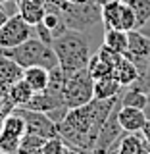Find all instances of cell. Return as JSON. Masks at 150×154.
I'll list each match as a JSON object with an SVG mask.
<instances>
[{
	"label": "cell",
	"instance_id": "5b68a950",
	"mask_svg": "<svg viewBox=\"0 0 150 154\" xmlns=\"http://www.w3.org/2000/svg\"><path fill=\"white\" fill-rule=\"evenodd\" d=\"M94 98V79L89 75L87 67L77 71H67L62 100L67 108H79Z\"/></svg>",
	"mask_w": 150,
	"mask_h": 154
},
{
	"label": "cell",
	"instance_id": "83f0119b",
	"mask_svg": "<svg viewBox=\"0 0 150 154\" xmlns=\"http://www.w3.org/2000/svg\"><path fill=\"white\" fill-rule=\"evenodd\" d=\"M8 17H10V16L6 14V10H4L2 6H0V27H2L4 23H6V19H8Z\"/></svg>",
	"mask_w": 150,
	"mask_h": 154
},
{
	"label": "cell",
	"instance_id": "d590c367",
	"mask_svg": "<svg viewBox=\"0 0 150 154\" xmlns=\"http://www.w3.org/2000/svg\"><path fill=\"white\" fill-rule=\"evenodd\" d=\"M0 154H6V152H2V150H0Z\"/></svg>",
	"mask_w": 150,
	"mask_h": 154
},
{
	"label": "cell",
	"instance_id": "5bb4252c",
	"mask_svg": "<svg viewBox=\"0 0 150 154\" xmlns=\"http://www.w3.org/2000/svg\"><path fill=\"white\" fill-rule=\"evenodd\" d=\"M112 75L121 83V87H129V85H133L135 81L139 79V69L127 56H121L118 60V64L114 66Z\"/></svg>",
	"mask_w": 150,
	"mask_h": 154
},
{
	"label": "cell",
	"instance_id": "8992f818",
	"mask_svg": "<svg viewBox=\"0 0 150 154\" xmlns=\"http://www.w3.org/2000/svg\"><path fill=\"white\" fill-rule=\"evenodd\" d=\"M31 31H33V25H29L19 14L10 16L6 19V23L0 27V50L19 46L31 37Z\"/></svg>",
	"mask_w": 150,
	"mask_h": 154
},
{
	"label": "cell",
	"instance_id": "44dd1931",
	"mask_svg": "<svg viewBox=\"0 0 150 154\" xmlns=\"http://www.w3.org/2000/svg\"><path fill=\"white\" fill-rule=\"evenodd\" d=\"M137 17V29H142L150 23V0H125Z\"/></svg>",
	"mask_w": 150,
	"mask_h": 154
},
{
	"label": "cell",
	"instance_id": "277c9868",
	"mask_svg": "<svg viewBox=\"0 0 150 154\" xmlns=\"http://www.w3.org/2000/svg\"><path fill=\"white\" fill-rule=\"evenodd\" d=\"M48 2V0H46ZM52 6L58 8L62 19H64L67 29H75V31H89L94 29L96 25L102 23V14H100V6L94 4L93 0H87V2H66V0H52Z\"/></svg>",
	"mask_w": 150,
	"mask_h": 154
},
{
	"label": "cell",
	"instance_id": "e575fe53",
	"mask_svg": "<svg viewBox=\"0 0 150 154\" xmlns=\"http://www.w3.org/2000/svg\"><path fill=\"white\" fill-rule=\"evenodd\" d=\"M110 154H118V150H115V148H114V150H112V152H110Z\"/></svg>",
	"mask_w": 150,
	"mask_h": 154
},
{
	"label": "cell",
	"instance_id": "e0dca14e",
	"mask_svg": "<svg viewBox=\"0 0 150 154\" xmlns=\"http://www.w3.org/2000/svg\"><path fill=\"white\" fill-rule=\"evenodd\" d=\"M127 33L129 31H121V29H104V45L118 54H125L129 42Z\"/></svg>",
	"mask_w": 150,
	"mask_h": 154
},
{
	"label": "cell",
	"instance_id": "7a4b0ae2",
	"mask_svg": "<svg viewBox=\"0 0 150 154\" xmlns=\"http://www.w3.org/2000/svg\"><path fill=\"white\" fill-rule=\"evenodd\" d=\"M50 46L56 52L58 64L66 71L83 69V67H87L90 56H93L89 38L83 35V31H75V29H67L66 33L56 37Z\"/></svg>",
	"mask_w": 150,
	"mask_h": 154
},
{
	"label": "cell",
	"instance_id": "1f68e13d",
	"mask_svg": "<svg viewBox=\"0 0 150 154\" xmlns=\"http://www.w3.org/2000/svg\"><path fill=\"white\" fill-rule=\"evenodd\" d=\"M139 31H142V33H144L146 37H150V23H146V25H144L142 29H139Z\"/></svg>",
	"mask_w": 150,
	"mask_h": 154
},
{
	"label": "cell",
	"instance_id": "f1b7e54d",
	"mask_svg": "<svg viewBox=\"0 0 150 154\" xmlns=\"http://www.w3.org/2000/svg\"><path fill=\"white\" fill-rule=\"evenodd\" d=\"M66 154H90V152L89 150H79V148H69V146H67Z\"/></svg>",
	"mask_w": 150,
	"mask_h": 154
},
{
	"label": "cell",
	"instance_id": "8fae6325",
	"mask_svg": "<svg viewBox=\"0 0 150 154\" xmlns=\"http://www.w3.org/2000/svg\"><path fill=\"white\" fill-rule=\"evenodd\" d=\"M17 14L35 27L46 14V0H17Z\"/></svg>",
	"mask_w": 150,
	"mask_h": 154
},
{
	"label": "cell",
	"instance_id": "7c38bea8",
	"mask_svg": "<svg viewBox=\"0 0 150 154\" xmlns=\"http://www.w3.org/2000/svg\"><path fill=\"white\" fill-rule=\"evenodd\" d=\"M62 106H66V104L62 102L60 98H56L54 94L46 93V91H41V93L33 94V98L29 100L25 106H21V108L35 110V112H42V114H50V112H54V110L62 108ZM66 108H67V106H66Z\"/></svg>",
	"mask_w": 150,
	"mask_h": 154
},
{
	"label": "cell",
	"instance_id": "603a6c76",
	"mask_svg": "<svg viewBox=\"0 0 150 154\" xmlns=\"http://www.w3.org/2000/svg\"><path fill=\"white\" fill-rule=\"evenodd\" d=\"M67 144L64 143V139L58 135V137L46 139L44 144H42V154H66Z\"/></svg>",
	"mask_w": 150,
	"mask_h": 154
},
{
	"label": "cell",
	"instance_id": "8d00e7d4",
	"mask_svg": "<svg viewBox=\"0 0 150 154\" xmlns=\"http://www.w3.org/2000/svg\"><path fill=\"white\" fill-rule=\"evenodd\" d=\"M16 2H17V0H16Z\"/></svg>",
	"mask_w": 150,
	"mask_h": 154
},
{
	"label": "cell",
	"instance_id": "6da1fadb",
	"mask_svg": "<svg viewBox=\"0 0 150 154\" xmlns=\"http://www.w3.org/2000/svg\"><path fill=\"white\" fill-rule=\"evenodd\" d=\"M118 102L119 96L108 100L93 98L90 102L79 106V108H69L66 118L58 123V135L64 139V143L69 148L93 152L96 137Z\"/></svg>",
	"mask_w": 150,
	"mask_h": 154
},
{
	"label": "cell",
	"instance_id": "4dcf8cb0",
	"mask_svg": "<svg viewBox=\"0 0 150 154\" xmlns=\"http://www.w3.org/2000/svg\"><path fill=\"white\" fill-rule=\"evenodd\" d=\"M93 2H94V4H98V6L102 8L104 4H110V2H121V0H93Z\"/></svg>",
	"mask_w": 150,
	"mask_h": 154
},
{
	"label": "cell",
	"instance_id": "7402d4cb",
	"mask_svg": "<svg viewBox=\"0 0 150 154\" xmlns=\"http://www.w3.org/2000/svg\"><path fill=\"white\" fill-rule=\"evenodd\" d=\"M87 71H89V75L93 77V79H102V77L106 75H112V69L108 67V64H106L104 60H100L98 54H93L89 60V64H87Z\"/></svg>",
	"mask_w": 150,
	"mask_h": 154
},
{
	"label": "cell",
	"instance_id": "f546056e",
	"mask_svg": "<svg viewBox=\"0 0 150 154\" xmlns=\"http://www.w3.org/2000/svg\"><path fill=\"white\" fill-rule=\"evenodd\" d=\"M144 114L150 119V93H146V106H144Z\"/></svg>",
	"mask_w": 150,
	"mask_h": 154
},
{
	"label": "cell",
	"instance_id": "4fadbf2b",
	"mask_svg": "<svg viewBox=\"0 0 150 154\" xmlns=\"http://www.w3.org/2000/svg\"><path fill=\"white\" fill-rule=\"evenodd\" d=\"M19 79H23V67L6 54H0V89H10Z\"/></svg>",
	"mask_w": 150,
	"mask_h": 154
},
{
	"label": "cell",
	"instance_id": "d6986e66",
	"mask_svg": "<svg viewBox=\"0 0 150 154\" xmlns=\"http://www.w3.org/2000/svg\"><path fill=\"white\" fill-rule=\"evenodd\" d=\"M123 89H125V93H123V96H119V104L144 110V106H146V93H144L141 87L137 83H133L129 87H123Z\"/></svg>",
	"mask_w": 150,
	"mask_h": 154
},
{
	"label": "cell",
	"instance_id": "836d02e7",
	"mask_svg": "<svg viewBox=\"0 0 150 154\" xmlns=\"http://www.w3.org/2000/svg\"><path fill=\"white\" fill-rule=\"evenodd\" d=\"M142 154H150V150H148V148H144V152Z\"/></svg>",
	"mask_w": 150,
	"mask_h": 154
},
{
	"label": "cell",
	"instance_id": "484cf974",
	"mask_svg": "<svg viewBox=\"0 0 150 154\" xmlns=\"http://www.w3.org/2000/svg\"><path fill=\"white\" fill-rule=\"evenodd\" d=\"M35 31L38 33V38H41V41H44L46 45H52V35H50V31H48L42 23H37V25H35Z\"/></svg>",
	"mask_w": 150,
	"mask_h": 154
},
{
	"label": "cell",
	"instance_id": "ffe728a7",
	"mask_svg": "<svg viewBox=\"0 0 150 154\" xmlns=\"http://www.w3.org/2000/svg\"><path fill=\"white\" fill-rule=\"evenodd\" d=\"M8 91V94L12 96V100L16 102V106L17 108H21V106H25L29 100L33 98V94H35V91L31 89V85L27 83L25 79H19V81H16L10 89H6Z\"/></svg>",
	"mask_w": 150,
	"mask_h": 154
},
{
	"label": "cell",
	"instance_id": "ac0fdd59",
	"mask_svg": "<svg viewBox=\"0 0 150 154\" xmlns=\"http://www.w3.org/2000/svg\"><path fill=\"white\" fill-rule=\"evenodd\" d=\"M146 144L139 133H123V137L118 143V154H142Z\"/></svg>",
	"mask_w": 150,
	"mask_h": 154
},
{
	"label": "cell",
	"instance_id": "9a60e30c",
	"mask_svg": "<svg viewBox=\"0 0 150 154\" xmlns=\"http://www.w3.org/2000/svg\"><path fill=\"white\" fill-rule=\"evenodd\" d=\"M121 89H123L121 83H119L114 75H106L102 79L94 81V98H98V100L114 98V96H119Z\"/></svg>",
	"mask_w": 150,
	"mask_h": 154
},
{
	"label": "cell",
	"instance_id": "2e32d148",
	"mask_svg": "<svg viewBox=\"0 0 150 154\" xmlns=\"http://www.w3.org/2000/svg\"><path fill=\"white\" fill-rule=\"evenodd\" d=\"M48 71L50 69H46V67L31 66V67H25V69H23V79L31 85V89L35 91V93H41L48 85V75H50Z\"/></svg>",
	"mask_w": 150,
	"mask_h": 154
},
{
	"label": "cell",
	"instance_id": "d6a6232c",
	"mask_svg": "<svg viewBox=\"0 0 150 154\" xmlns=\"http://www.w3.org/2000/svg\"><path fill=\"white\" fill-rule=\"evenodd\" d=\"M10 2H14V0H0V6H6V4H10Z\"/></svg>",
	"mask_w": 150,
	"mask_h": 154
},
{
	"label": "cell",
	"instance_id": "d4e9b609",
	"mask_svg": "<svg viewBox=\"0 0 150 154\" xmlns=\"http://www.w3.org/2000/svg\"><path fill=\"white\" fill-rule=\"evenodd\" d=\"M14 154H42V146H35V144H27V143H19V146L16 148Z\"/></svg>",
	"mask_w": 150,
	"mask_h": 154
},
{
	"label": "cell",
	"instance_id": "4316f807",
	"mask_svg": "<svg viewBox=\"0 0 150 154\" xmlns=\"http://www.w3.org/2000/svg\"><path fill=\"white\" fill-rule=\"evenodd\" d=\"M141 137H142V141L146 146H150V119H146V123L142 125V129H141Z\"/></svg>",
	"mask_w": 150,
	"mask_h": 154
},
{
	"label": "cell",
	"instance_id": "cb8c5ba5",
	"mask_svg": "<svg viewBox=\"0 0 150 154\" xmlns=\"http://www.w3.org/2000/svg\"><path fill=\"white\" fill-rule=\"evenodd\" d=\"M141 89L144 91V93H150V58L146 60V64H144V67L141 71H139V79L135 81Z\"/></svg>",
	"mask_w": 150,
	"mask_h": 154
},
{
	"label": "cell",
	"instance_id": "30bf717a",
	"mask_svg": "<svg viewBox=\"0 0 150 154\" xmlns=\"http://www.w3.org/2000/svg\"><path fill=\"white\" fill-rule=\"evenodd\" d=\"M146 114L141 108L118 104V122L125 133H141L142 125L146 123Z\"/></svg>",
	"mask_w": 150,
	"mask_h": 154
},
{
	"label": "cell",
	"instance_id": "52a82bcc",
	"mask_svg": "<svg viewBox=\"0 0 150 154\" xmlns=\"http://www.w3.org/2000/svg\"><path fill=\"white\" fill-rule=\"evenodd\" d=\"M25 135V122L17 112L4 118L0 127V150L6 154H14Z\"/></svg>",
	"mask_w": 150,
	"mask_h": 154
},
{
	"label": "cell",
	"instance_id": "ba28073f",
	"mask_svg": "<svg viewBox=\"0 0 150 154\" xmlns=\"http://www.w3.org/2000/svg\"><path fill=\"white\" fill-rule=\"evenodd\" d=\"M14 112H17L25 122V133L38 135L42 139H52L58 137V123L52 122L46 114L35 112V110H27V108H16Z\"/></svg>",
	"mask_w": 150,
	"mask_h": 154
},
{
	"label": "cell",
	"instance_id": "3957f363",
	"mask_svg": "<svg viewBox=\"0 0 150 154\" xmlns=\"http://www.w3.org/2000/svg\"><path fill=\"white\" fill-rule=\"evenodd\" d=\"M0 54H6L8 58H12L23 69L31 66H41V67H46V69H52V67L58 66L54 48L50 45H46L44 41H41L38 37H29L19 46L0 50Z\"/></svg>",
	"mask_w": 150,
	"mask_h": 154
},
{
	"label": "cell",
	"instance_id": "9c48e42d",
	"mask_svg": "<svg viewBox=\"0 0 150 154\" xmlns=\"http://www.w3.org/2000/svg\"><path fill=\"white\" fill-rule=\"evenodd\" d=\"M129 42H127V52L123 56H127L129 60L137 66V69L141 71L146 60L150 58V37H146L142 31L139 29H133V31L127 33Z\"/></svg>",
	"mask_w": 150,
	"mask_h": 154
}]
</instances>
